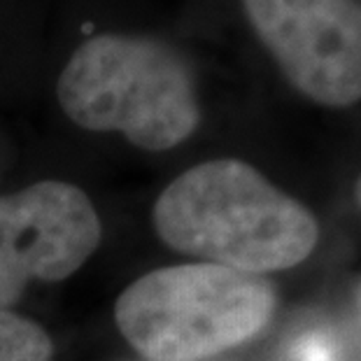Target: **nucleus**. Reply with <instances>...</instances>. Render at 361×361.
<instances>
[{
    "instance_id": "1",
    "label": "nucleus",
    "mask_w": 361,
    "mask_h": 361,
    "mask_svg": "<svg viewBox=\"0 0 361 361\" xmlns=\"http://www.w3.org/2000/svg\"><path fill=\"white\" fill-rule=\"evenodd\" d=\"M154 228L173 250L252 275L298 266L319 238L308 207L240 159L175 178L154 205Z\"/></svg>"
},
{
    "instance_id": "2",
    "label": "nucleus",
    "mask_w": 361,
    "mask_h": 361,
    "mask_svg": "<svg viewBox=\"0 0 361 361\" xmlns=\"http://www.w3.org/2000/svg\"><path fill=\"white\" fill-rule=\"evenodd\" d=\"M56 96L78 126L96 133L117 130L147 152L178 147L201 121L187 59L147 35L89 37L66 63Z\"/></svg>"
},
{
    "instance_id": "3",
    "label": "nucleus",
    "mask_w": 361,
    "mask_h": 361,
    "mask_svg": "<svg viewBox=\"0 0 361 361\" xmlns=\"http://www.w3.org/2000/svg\"><path fill=\"white\" fill-rule=\"evenodd\" d=\"M264 275L217 264L157 268L128 284L114 322L149 361H203L259 336L275 312Z\"/></svg>"
},
{
    "instance_id": "4",
    "label": "nucleus",
    "mask_w": 361,
    "mask_h": 361,
    "mask_svg": "<svg viewBox=\"0 0 361 361\" xmlns=\"http://www.w3.org/2000/svg\"><path fill=\"white\" fill-rule=\"evenodd\" d=\"M261 44L310 101H361V0H243Z\"/></svg>"
},
{
    "instance_id": "5",
    "label": "nucleus",
    "mask_w": 361,
    "mask_h": 361,
    "mask_svg": "<svg viewBox=\"0 0 361 361\" xmlns=\"http://www.w3.org/2000/svg\"><path fill=\"white\" fill-rule=\"evenodd\" d=\"M101 233L94 203L75 184L44 180L0 196V310L30 280L59 282L80 271Z\"/></svg>"
},
{
    "instance_id": "6",
    "label": "nucleus",
    "mask_w": 361,
    "mask_h": 361,
    "mask_svg": "<svg viewBox=\"0 0 361 361\" xmlns=\"http://www.w3.org/2000/svg\"><path fill=\"white\" fill-rule=\"evenodd\" d=\"M51 352V338L40 324L0 310V361H49Z\"/></svg>"
},
{
    "instance_id": "7",
    "label": "nucleus",
    "mask_w": 361,
    "mask_h": 361,
    "mask_svg": "<svg viewBox=\"0 0 361 361\" xmlns=\"http://www.w3.org/2000/svg\"><path fill=\"white\" fill-rule=\"evenodd\" d=\"M294 361H338V348L326 336L312 334L298 341L294 350Z\"/></svg>"
},
{
    "instance_id": "8",
    "label": "nucleus",
    "mask_w": 361,
    "mask_h": 361,
    "mask_svg": "<svg viewBox=\"0 0 361 361\" xmlns=\"http://www.w3.org/2000/svg\"><path fill=\"white\" fill-rule=\"evenodd\" d=\"M355 196H357V203L361 205V175H359V180L355 184Z\"/></svg>"
}]
</instances>
